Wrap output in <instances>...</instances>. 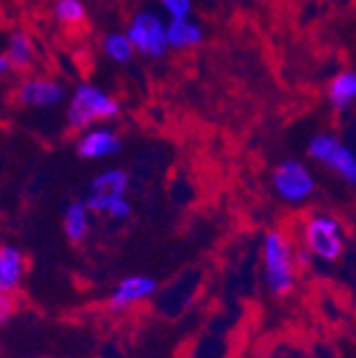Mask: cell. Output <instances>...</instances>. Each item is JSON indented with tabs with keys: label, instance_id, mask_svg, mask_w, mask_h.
Segmentation results:
<instances>
[{
	"label": "cell",
	"instance_id": "1",
	"mask_svg": "<svg viewBox=\"0 0 356 358\" xmlns=\"http://www.w3.org/2000/svg\"><path fill=\"white\" fill-rule=\"evenodd\" d=\"M297 248L284 231H269L262 239V273L273 296H288L297 284Z\"/></svg>",
	"mask_w": 356,
	"mask_h": 358
},
{
	"label": "cell",
	"instance_id": "2",
	"mask_svg": "<svg viewBox=\"0 0 356 358\" xmlns=\"http://www.w3.org/2000/svg\"><path fill=\"white\" fill-rule=\"evenodd\" d=\"M118 115H120L118 99L94 83H79L73 90L66 105V122L77 132L94 128L101 122L113 120Z\"/></svg>",
	"mask_w": 356,
	"mask_h": 358
},
{
	"label": "cell",
	"instance_id": "3",
	"mask_svg": "<svg viewBox=\"0 0 356 358\" xmlns=\"http://www.w3.org/2000/svg\"><path fill=\"white\" fill-rule=\"evenodd\" d=\"M301 241L303 248L320 262H337L346 250L341 222L325 211H316L303 220Z\"/></svg>",
	"mask_w": 356,
	"mask_h": 358
},
{
	"label": "cell",
	"instance_id": "4",
	"mask_svg": "<svg viewBox=\"0 0 356 358\" xmlns=\"http://www.w3.org/2000/svg\"><path fill=\"white\" fill-rule=\"evenodd\" d=\"M273 192L288 205H303L316 192V177L303 162L284 160L271 173Z\"/></svg>",
	"mask_w": 356,
	"mask_h": 358
},
{
	"label": "cell",
	"instance_id": "5",
	"mask_svg": "<svg viewBox=\"0 0 356 358\" xmlns=\"http://www.w3.org/2000/svg\"><path fill=\"white\" fill-rule=\"evenodd\" d=\"M124 32L128 34L132 45H135V52L145 58L158 60L166 54V50H171L166 36V24L154 11L135 13Z\"/></svg>",
	"mask_w": 356,
	"mask_h": 358
},
{
	"label": "cell",
	"instance_id": "6",
	"mask_svg": "<svg viewBox=\"0 0 356 358\" xmlns=\"http://www.w3.org/2000/svg\"><path fill=\"white\" fill-rule=\"evenodd\" d=\"M307 156L329 166L346 184L356 186V154L333 134H316L307 143Z\"/></svg>",
	"mask_w": 356,
	"mask_h": 358
},
{
	"label": "cell",
	"instance_id": "7",
	"mask_svg": "<svg viewBox=\"0 0 356 358\" xmlns=\"http://www.w3.org/2000/svg\"><path fill=\"white\" fill-rule=\"evenodd\" d=\"M66 92L60 81L50 77H26L15 87V101L30 109H50L64 101Z\"/></svg>",
	"mask_w": 356,
	"mask_h": 358
},
{
	"label": "cell",
	"instance_id": "8",
	"mask_svg": "<svg viewBox=\"0 0 356 358\" xmlns=\"http://www.w3.org/2000/svg\"><path fill=\"white\" fill-rule=\"evenodd\" d=\"M122 150L120 134L107 126H94L79 132L77 139V154L83 160H103L111 158Z\"/></svg>",
	"mask_w": 356,
	"mask_h": 358
},
{
	"label": "cell",
	"instance_id": "9",
	"mask_svg": "<svg viewBox=\"0 0 356 358\" xmlns=\"http://www.w3.org/2000/svg\"><path fill=\"white\" fill-rule=\"evenodd\" d=\"M156 290H158V284L150 275H128L120 280L115 288L111 290L109 307L113 311H126L132 305H139L148 301L150 296H154Z\"/></svg>",
	"mask_w": 356,
	"mask_h": 358
},
{
	"label": "cell",
	"instance_id": "10",
	"mask_svg": "<svg viewBox=\"0 0 356 358\" xmlns=\"http://www.w3.org/2000/svg\"><path fill=\"white\" fill-rule=\"evenodd\" d=\"M26 275V256L17 245H3L0 248V294L17 292Z\"/></svg>",
	"mask_w": 356,
	"mask_h": 358
},
{
	"label": "cell",
	"instance_id": "11",
	"mask_svg": "<svg viewBox=\"0 0 356 358\" xmlns=\"http://www.w3.org/2000/svg\"><path fill=\"white\" fill-rule=\"evenodd\" d=\"M166 36H169V48L171 50H194L203 43V28L190 20V17H177L166 22Z\"/></svg>",
	"mask_w": 356,
	"mask_h": 358
},
{
	"label": "cell",
	"instance_id": "12",
	"mask_svg": "<svg viewBox=\"0 0 356 358\" xmlns=\"http://www.w3.org/2000/svg\"><path fill=\"white\" fill-rule=\"evenodd\" d=\"M11 64L13 73H26L34 64V43L28 32L13 30L7 38V48L3 52Z\"/></svg>",
	"mask_w": 356,
	"mask_h": 358
},
{
	"label": "cell",
	"instance_id": "13",
	"mask_svg": "<svg viewBox=\"0 0 356 358\" xmlns=\"http://www.w3.org/2000/svg\"><path fill=\"white\" fill-rule=\"evenodd\" d=\"M327 96L335 111H348L356 103V71L348 69L337 73L329 83Z\"/></svg>",
	"mask_w": 356,
	"mask_h": 358
},
{
	"label": "cell",
	"instance_id": "14",
	"mask_svg": "<svg viewBox=\"0 0 356 358\" xmlns=\"http://www.w3.org/2000/svg\"><path fill=\"white\" fill-rule=\"evenodd\" d=\"M90 224H92V211L85 205V201H73L66 207L62 229L71 241H83L87 233H90Z\"/></svg>",
	"mask_w": 356,
	"mask_h": 358
},
{
	"label": "cell",
	"instance_id": "15",
	"mask_svg": "<svg viewBox=\"0 0 356 358\" xmlns=\"http://www.w3.org/2000/svg\"><path fill=\"white\" fill-rule=\"evenodd\" d=\"M85 205L90 207L92 213L97 215H107L111 220H128L132 213V205L128 203L126 194L122 196H109V194H99V192H90L85 196Z\"/></svg>",
	"mask_w": 356,
	"mask_h": 358
},
{
	"label": "cell",
	"instance_id": "16",
	"mask_svg": "<svg viewBox=\"0 0 356 358\" xmlns=\"http://www.w3.org/2000/svg\"><path fill=\"white\" fill-rule=\"evenodd\" d=\"M130 184V177L126 171L122 169H107L103 173H99L92 184H90V192H99V194H109V196H122L126 194Z\"/></svg>",
	"mask_w": 356,
	"mask_h": 358
},
{
	"label": "cell",
	"instance_id": "17",
	"mask_svg": "<svg viewBox=\"0 0 356 358\" xmlns=\"http://www.w3.org/2000/svg\"><path fill=\"white\" fill-rule=\"evenodd\" d=\"M103 54L115 62V64H128L132 58H135V45L128 38L126 32H109L105 34V38L101 41Z\"/></svg>",
	"mask_w": 356,
	"mask_h": 358
},
{
	"label": "cell",
	"instance_id": "18",
	"mask_svg": "<svg viewBox=\"0 0 356 358\" xmlns=\"http://www.w3.org/2000/svg\"><path fill=\"white\" fill-rule=\"evenodd\" d=\"M87 9L83 0H56L54 17L62 26H81L85 22Z\"/></svg>",
	"mask_w": 356,
	"mask_h": 358
},
{
	"label": "cell",
	"instance_id": "19",
	"mask_svg": "<svg viewBox=\"0 0 356 358\" xmlns=\"http://www.w3.org/2000/svg\"><path fill=\"white\" fill-rule=\"evenodd\" d=\"M160 5L171 20L190 17V11H192V0H160Z\"/></svg>",
	"mask_w": 356,
	"mask_h": 358
},
{
	"label": "cell",
	"instance_id": "20",
	"mask_svg": "<svg viewBox=\"0 0 356 358\" xmlns=\"http://www.w3.org/2000/svg\"><path fill=\"white\" fill-rule=\"evenodd\" d=\"M13 311V301L11 294H0V322L9 320V313Z\"/></svg>",
	"mask_w": 356,
	"mask_h": 358
},
{
	"label": "cell",
	"instance_id": "21",
	"mask_svg": "<svg viewBox=\"0 0 356 358\" xmlns=\"http://www.w3.org/2000/svg\"><path fill=\"white\" fill-rule=\"evenodd\" d=\"M294 254H297V264H299V268H309V266H311V262L316 260L314 256L309 254V250H305L303 245H301V248H297V252H294Z\"/></svg>",
	"mask_w": 356,
	"mask_h": 358
},
{
	"label": "cell",
	"instance_id": "22",
	"mask_svg": "<svg viewBox=\"0 0 356 358\" xmlns=\"http://www.w3.org/2000/svg\"><path fill=\"white\" fill-rule=\"evenodd\" d=\"M9 73H13L11 71V64H9V60H7V56L3 54V56H0V75H9Z\"/></svg>",
	"mask_w": 356,
	"mask_h": 358
}]
</instances>
